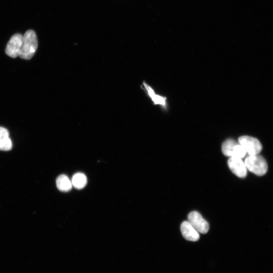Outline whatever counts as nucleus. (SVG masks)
I'll use <instances>...</instances> for the list:
<instances>
[{"instance_id":"nucleus-5","label":"nucleus","mask_w":273,"mask_h":273,"mask_svg":"<svg viewBox=\"0 0 273 273\" xmlns=\"http://www.w3.org/2000/svg\"><path fill=\"white\" fill-rule=\"evenodd\" d=\"M23 43V35L20 33L14 34L9 40L5 52L10 57L16 58L19 56Z\"/></svg>"},{"instance_id":"nucleus-3","label":"nucleus","mask_w":273,"mask_h":273,"mask_svg":"<svg viewBox=\"0 0 273 273\" xmlns=\"http://www.w3.org/2000/svg\"><path fill=\"white\" fill-rule=\"evenodd\" d=\"M223 154L230 157L243 158L246 152L244 148L233 139H229L225 141L221 147Z\"/></svg>"},{"instance_id":"nucleus-1","label":"nucleus","mask_w":273,"mask_h":273,"mask_svg":"<svg viewBox=\"0 0 273 273\" xmlns=\"http://www.w3.org/2000/svg\"><path fill=\"white\" fill-rule=\"evenodd\" d=\"M37 47L38 41L35 31L27 30L23 35V43L19 56L23 59H30L35 53Z\"/></svg>"},{"instance_id":"nucleus-9","label":"nucleus","mask_w":273,"mask_h":273,"mask_svg":"<svg viewBox=\"0 0 273 273\" xmlns=\"http://www.w3.org/2000/svg\"><path fill=\"white\" fill-rule=\"evenodd\" d=\"M12 148V143L9 137V132L0 126V150L9 151Z\"/></svg>"},{"instance_id":"nucleus-7","label":"nucleus","mask_w":273,"mask_h":273,"mask_svg":"<svg viewBox=\"0 0 273 273\" xmlns=\"http://www.w3.org/2000/svg\"><path fill=\"white\" fill-rule=\"evenodd\" d=\"M228 164L232 172L237 176L245 178L247 175V168L242 158L230 157Z\"/></svg>"},{"instance_id":"nucleus-4","label":"nucleus","mask_w":273,"mask_h":273,"mask_svg":"<svg viewBox=\"0 0 273 273\" xmlns=\"http://www.w3.org/2000/svg\"><path fill=\"white\" fill-rule=\"evenodd\" d=\"M238 143L249 155L258 154L262 149V145L259 141L252 136H241L238 139Z\"/></svg>"},{"instance_id":"nucleus-11","label":"nucleus","mask_w":273,"mask_h":273,"mask_svg":"<svg viewBox=\"0 0 273 273\" xmlns=\"http://www.w3.org/2000/svg\"><path fill=\"white\" fill-rule=\"evenodd\" d=\"M71 183L72 186L76 189H81L85 186L87 178L83 173L77 172L73 175Z\"/></svg>"},{"instance_id":"nucleus-8","label":"nucleus","mask_w":273,"mask_h":273,"mask_svg":"<svg viewBox=\"0 0 273 273\" xmlns=\"http://www.w3.org/2000/svg\"><path fill=\"white\" fill-rule=\"evenodd\" d=\"M180 231L183 237L187 240L195 242L199 239V232L188 221H184L181 223Z\"/></svg>"},{"instance_id":"nucleus-10","label":"nucleus","mask_w":273,"mask_h":273,"mask_svg":"<svg viewBox=\"0 0 273 273\" xmlns=\"http://www.w3.org/2000/svg\"><path fill=\"white\" fill-rule=\"evenodd\" d=\"M56 185L60 191L65 192L69 191L72 187L71 181L65 174H61L57 177Z\"/></svg>"},{"instance_id":"nucleus-12","label":"nucleus","mask_w":273,"mask_h":273,"mask_svg":"<svg viewBox=\"0 0 273 273\" xmlns=\"http://www.w3.org/2000/svg\"><path fill=\"white\" fill-rule=\"evenodd\" d=\"M143 84L146 89L149 96L151 97L155 104H161L162 105L165 104V100L163 97L156 95L152 88L145 82H143Z\"/></svg>"},{"instance_id":"nucleus-2","label":"nucleus","mask_w":273,"mask_h":273,"mask_svg":"<svg viewBox=\"0 0 273 273\" xmlns=\"http://www.w3.org/2000/svg\"><path fill=\"white\" fill-rule=\"evenodd\" d=\"M244 163L247 169L257 175H263L267 171L268 166L266 160L258 154L249 155L245 158Z\"/></svg>"},{"instance_id":"nucleus-6","label":"nucleus","mask_w":273,"mask_h":273,"mask_svg":"<svg viewBox=\"0 0 273 273\" xmlns=\"http://www.w3.org/2000/svg\"><path fill=\"white\" fill-rule=\"evenodd\" d=\"M188 220L199 233L205 234L208 232L209 225L198 212H191L188 215Z\"/></svg>"}]
</instances>
